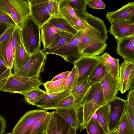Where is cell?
<instances>
[{
	"label": "cell",
	"instance_id": "obj_44",
	"mask_svg": "<svg viewBox=\"0 0 134 134\" xmlns=\"http://www.w3.org/2000/svg\"><path fill=\"white\" fill-rule=\"evenodd\" d=\"M45 134H54L53 111L49 122Z\"/></svg>",
	"mask_w": 134,
	"mask_h": 134
},
{
	"label": "cell",
	"instance_id": "obj_43",
	"mask_svg": "<svg viewBox=\"0 0 134 134\" xmlns=\"http://www.w3.org/2000/svg\"><path fill=\"white\" fill-rule=\"evenodd\" d=\"M127 103L134 112V89H130L127 95Z\"/></svg>",
	"mask_w": 134,
	"mask_h": 134
},
{
	"label": "cell",
	"instance_id": "obj_4",
	"mask_svg": "<svg viewBox=\"0 0 134 134\" xmlns=\"http://www.w3.org/2000/svg\"><path fill=\"white\" fill-rule=\"evenodd\" d=\"M41 77H28L12 74L0 82V91L22 94L42 85Z\"/></svg>",
	"mask_w": 134,
	"mask_h": 134
},
{
	"label": "cell",
	"instance_id": "obj_12",
	"mask_svg": "<svg viewBox=\"0 0 134 134\" xmlns=\"http://www.w3.org/2000/svg\"><path fill=\"white\" fill-rule=\"evenodd\" d=\"M100 55L94 56L81 55L74 63V66L76 67L78 70V82L90 75L100 63Z\"/></svg>",
	"mask_w": 134,
	"mask_h": 134
},
{
	"label": "cell",
	"instance_id": "obj_26",
	"mask_svg": "<svg viewBox=\"0 0 134 134\" xmlns=\"http://www.w3.org/2000/svg\"><path fill=\"white\" fill-rule=\"evenodd\" d=\"M53 113L47 114L37 120L24 134H41L45 132Z\"/></svg>",
	"mask_w": 134,
	"mask_h": 134
},
{
	"label": "cell",
	"instance_id": "obj_21",
	"mask_svg": "<svg viewBox=\"0 0 134 134\" xmlns=\"http://www.w3.org/2000/svg\"><path fill=\"white\" fill-rule=\"evenodd\" d=\"M99 60L100 62L105 66L112 78L114 80L118 79L120 72L119 59L114 58L106 52L100 55Z\"/></svg>",
	"mask_w": 134,
	"mask_h": 134
},
{
	"label": "cell",
	"instance_id": "obj_42",
	"mask_svg": "<svg viewBox=\"0 0 134 134\" xmlns=\"http://www.w3.org/2000/svg\"><path fill=\"white\" fill-rule=\"evenodd\" d=\"M16 26H13L9 28L0 38V43L9 38L13 34Z\"/></svg>",
	"mask_w": 134,
	"mask_h": 134
},
{
	"label": "cell",
	"instance_id": "obj_19",
	"mask_svg": "<svg viewBox=\"0 0 134 134\" xmlns=\"http://www.w3.org/2000/svg\"><path fill=\"white\" fill-rule=\"evenodd\" d=\"M30 58V56L27 52L23 46L21 37L18 41L14 55V73L21 69Z\"/></svg>",
	"mask_w": 134,
	"mask_h": 134
},
{
	"label": "cell",
	"instance_id": "obj_22",
	"mask_svg": "<svg viewBox=\"0 0 134 134\" xmlns=\"http://www.w3.org/2000/svg\"><path fill=\"white\" fill-rule=\"evenodd\" d=\"M12 35L8 39L0 43V57L7 66L11 69L13 67L15 53L12 44Z\"/></svg>",
	"mask_w": 134,
	"mask_h": 134
},
{
	"label": "cell",
	"instance_id": "obj_51",
	"mask_svg": "<svg viewBox=\"0 0 134 134\" xmlns=\"http://www.w3.org/2000/svg\"><path fill=\"white\" fill-rule=\"evenodd\" d=\"M5 134H12V133H7Z\"/></svg>",
	"mask_w": 134,
	"mask_h": 134
},
{
	"label": "cell",
	"instance_id": "obj_15",
	"mask_svg": "<svg viewBox=\"0 0 134 134\" xmlns=\"http://www.w3.org/2000/svg\"><path fill=\"white\" fill-rule=\"evenodd\" d=\"M59 9L60 17L65 19L78 31L83 29L84 21L77 16L66 0H60Z\"/></svg>",
	"mask_w": 134,
	"mask_h": 134
},
{
	"label": "cell",
	"instance_id": "obj_23",
	"mask_svg": "<svg viewBox=\"0 0 134 134\" xmlns=\"http://www.w3.org/2000/svg\"><path fill=\"white\" fill-rule=\"evenodd\" d=\"M88 77L79 81L71 92L74 99L75 108L77 110L81 107L83 99L90 87L88 82Z\"/></svg>",
	"mask_w": 134,
	"mask_h": 134
},
{
	"label": "cell",
	"instance_id": "obj_45",
	"mask_svg": "<svg viewBox=\"0 0 134 134\" xmlns=\"http://www.w3.org/2000/svg\"><path fill=\"white\" fill-rule=\"evenodd\" d=\"M6 121L4 117L0 114V134L5 132L6 127Z\"/></svg>",
	"mask_w": 134,
	"mask_h": 134
},
{
	"label": "cell",
	"instance_id": "obj_30",
	"mask_svg": "<svg viewBox=\"0 0 134 134\" xmlns=\"http://www.w3.org/2000/svg\"><path fill=\"white\" fill-rule=\"evenodd\" d=\"M53 114L54 134H67L70 126L55 111Z\"/></svg>",
	"mask_w": 134,
	"mask_h": 134
},
{
	"label": "cell",
	"instance_id": "obj_36",
	"mask_svg": "<svg viewBox=\"0 0 134 134\" xmlns=\"http://www.w3.org/2000/svg\"><path fill=\"white\" fill-rule=\"evenodd\" d=\"M60 0H48L47 9L51 18L60 17L59 9Z\"/></svg>",
	"mask_w": 134,
	"mask_h": 134
},
{
	"label": "cell",
	"instance_id": "obj_39",
	"mask_svg": "<svg viewBox=\"0 0 134 134\" xmlns=\"http://www.w3.org/2000/svg\"><path fill=\"white\" fill-rule=\"evenodd\" d=\"M12 74V69L7 66L0 57V82Z\"/></svg>",
	"mask_w": 134,
	"mask_h": 134
},
{
	"label": "cell",
	"instance_id": "obj_24",
	"mask_svg": "<svg viewBox=\"0 0 134 134\" xmlns=\"http://www.w3.org/2000/svg\"><path fill=\"white\" fill-rule=\"evenodd\" d=\"M55 111L69 125L77 130L80 126L77 110L74 107L67 108H58Z\"/></svg>",
	"mask_w": 134,
	"mask_h": 134
},
{
	"label": "cell",
	"instance_id": "obj_40",
	"mask_svg": "<svg viewBox=\"0 0 134 134\" xmlns=\"http://www.w3.org/2000/svg\"><path fill=\"white\" fill-rule=\"evenodd\" d=\"M87 5L93 9H105L106 5L101 0H86Z\"/></svg>",
	"mask_w": 134,
	"mask_h": 134
},
{
	"label": "cell",
	"instance_id": "obj_29",
	"mask_svg": "<svg viewBox=\"0 0 134 134\" xmlns=\"http://www.w3.org/2000/svg\"><path fill=\"white\" fill-rule=\"evenodd\" d=\"M79 75L77 68L74 66L72 70L66 78L64 85L56 93H59L68 90L70 92L78 82Z\"/></svg>",
	"mask_w": 134,
	"mask_h": 134
},
{
	"label": "cell",
	"instance_id": "obj_18",
	"mask_svg": "<svg viewBox=\"0 0 134 134\" xmlns=\"http://www.w3.org/2000/svg\"><path fill=\"white\" fill-rule=\"evenodd\" d=\"M134 17V2H130L115 11L108 12L106 17L110 23L111 21L127 19Z\"/></svg>",
	"mask_w": 134,
	"mask_h": 134
},
{
	"label": "cell",
	"instance_id": "obj_52",
	"mask_svg": "<svg viewBox=\"0 0 134 134\" xmlns=\"http://www.w3.org/2000/svg\"><path fill=\"white\" fill-rule=\"evenodd\" d=\"M45 133H46V132H45L43 133H41V134H45Z\"/></svg>",
	"mask_w": 134,
	"mask_h": 134
},
{
	"label": "cell",
	"instance_id": "obj_20",
	"mask_svg": "<svg viewBox=\"0 0 134 134\" xmlns=\"http://www.w3.org/2000/svg\"><path fill=\"white\" fill-rule=\"evenodd\" d=\"M74 35L69 33L62 31L56 33L50 44L47 47L43 48L42 51L47 54H51L56 50L63 47L68 43Z\"/></svg>",
	"mask_w": 134,
	"mask_h": 134
},
{
	"label": "cell",
	"instance_id": "obj_28",
	"mask_svg": "<svg viewBox=\"0 0 134 134\" xmlns=\"http://www.w3.org/2000/svg\"><path fill=\"white\" fill-rule=\"evenodd\" d=\"M47 22L61 31L69 33L74 35L79 31L74 28L66 20L62 17L51 18Z\"/></svg>",
	"mask_w": 134,
	"mask_h": 134
},
{
	"label": "cell",
	"instance_id": "obj_48",
	"mask_svg": "<svg viewBox=\"0 0 134 134\" xmlns=\"http://www.w3.org/2000/svg\"><path fill=\"white\" fill-rule=\"evenodd\" d=\"M12 26L13 25L0 22V38L9 28Z\"/></svg>",
	"mask_w": 134,
	"mask_h": 134
},
{
	"label": "cell",
	"instance_id": "obj_50",
	"mask_svg": "<svg viewBox=\"0 0 134 134\" xmlns=\"http://www.w3.org/2000/svg\"><path fill=\"white\" fill-rule=\"evenodd\" d=\"M119 128L109 132L108 134H118Z\"/></svg>",
	"mask_w": 134,
	"mask_h": 134
},
{
	"label": "cell",
	"instance_id": "obj_16",
	"mask_svg": "<svg viewBox=\"0 0 134 134\" xmlns=\"http://www.w3.org/2000/svg\"><path fill=\"white\" fill-rule=\"evenodd\" d=\"M116 53L124 60L134 63V35L116 41Z\"/></svg>",
	"mask_w": 134,
	"mask_h": 134
},
{
	"label": "cell",
	"instance_id": "obj_7",
	"mask_svg": "<svg viewBox=\"0 0 134 134\" xmlns=\"http://www.w3.org/2000/svg\"><path fill=\"white\" fill-rule=\"evenodd\" d=\"M83 32L79 31L65 44L51 54L61 57L66 62L73 64L81 55L78 49Z\"/></svg>",
	"mask_w": 134,
	"mask_h": 134
},
{
	"label": "cell",
	"instance_id": "obj_2",
	"mask_svg": "<svg viewBox=\"0 0 134 134\" xmlns=\"http://www.w3.org/2000/svg\"><path fill=\"white\" fill-rule=\"evenodd\" d=\"M105 104V99L100 83L90 86L81 104L82 116L80 127L81 132L86 129L87 125L97 110Z\"/></svg>",
	"mask_w": 134,
	"mask_h": 134
},
{
	"label": "cell",
	"instance_id": "obj_6",
	"mask_svg": "<svg viewBox=\"0 0 134 134\" xmlns=\"http://www.w3.org/2000/svg\"><path fill=\"white\" fill-rule=\"evenodd\" d=\"M47 54L39 49L30 56L27 63L13 75L28 77H41L40 73L44 69Z\"/></svg>",
	"mask_w": 134,
	"mask_h": 134
},
{
	"label": "cell",
	"instance_id": "obj_38",
	"mask_svg": "<svg viewBox=\"0 0 134 134\" xmlns=\"http://www.w3.org/2000/svg\"><path fill=\"white\" fill-rule=\"evenodd\" d=\"M75 107L74 99L72 96L70 94L59 102L57 109L75 108Z\"/></svg>",
	"mask_w": 134,
	"mask_h": 134
},
{
	"label": "cell",
	"instance_id": "obj_37",
	"mask_svg": "<svg viewBox=\"0 0 134 134\" xmlns=\"http://www.w3.org/2000/svg\"><path fill=\"white\" fill-rule=\"evenodd\" d=\"M75 12L84 13L87 11L86 0H66Z\"/></svg>",
	"mask_w": 134,
	"mask_h": 134
},
{
	"label": "cell",
	"instance_id": "obj_31",
	"mask_svg": "<svg viewBox=\"0 0 134 134\" xmlns=\"http://www.w3.org/2000/svg\"><path fill=\"white\" fill-rule=\"evenodd\" d=\"M106 71L105 66L100 62L88 77V82L90 86L99 82L105 76Z\"/></svg>",
	"mask_w": 134,
	"mask_h": 134
},
{
	"label": "cell",
	"instance_id": "obj_49",
	"mask_svg": "<svg viewBox=\"0 0 134 134\" xmlns=\"http://www.w3.org/2000/svg\"><path fill=\"white\" fill-rule=\"evenodd\" d=\"M76 130L74 128L71 127L67 134H76Z\"/></svg>",
	"mask_w": 134,
	"mask_h": 134
},
{
	"label": "cell",
	"instance_id": "obj_5",
	"mask_svg": "<svg viewBox=\"0 0 134 134\" xmlns=\"http://www.w3.org/2000/svg\"><path fill=\"white\" fill-rule=\"evenodd\" d=\"M40 31L41 27L30 15L20 30L23 44L30 56L41 48Z\"/></svg>",
	"mask_w": 134,
	"mask_h": 134
},
{
	"label": "cell",
	"instance_id": "obj_14",
	"mask_svg": "<svg viewBox=\"0 0 134 134\" xmlns=\"http://www.w3.org/2000/svg\"><path fill=\"white\" fill-rule=\"evenodd\" d=\"M99 83L103 90L105 104L108 103L117 97L119 91L118 79H113L107 70L105 76Z\"/></svg>",
	"mask_w": 134,
	"mask_h": 134
},
{
	"label": "cell",
	"instance_id": "obj_25",
	"mask_svg": "<svg viewBox=\"0 0 134 134\" xmlns=\"http://www.w3.org/2000/svg\"><path fill=\"white\" fill-rule=\"evenodd\" d=\"M62 31L48 22L45 23L41 28L40 39L43 48L50 44L55 33Z\"/></svg>",
	"mask_w": 134,
	"mask_h": 134
},
{
	"label": "cell",
	"instance_id": "obj_13",
	"mask_svg": "<svg viewBox=\"0 0 134 134\" xmlns=\"http://www.w3.org/2000/svg\"><path fill=\"white\" fill-rule=\"evenodd\" d=\"M70 94L71 92L68 90L59 93H46L33 105L43 109H55L59 102Z\"/></svg>",
	"mask_w": 134,
	"mask_h": 134
},
{
	"label": "cell",
	"instance_id": "obj_35",
	"mask_svg": "<svg viewBox=\"0 0 134 134\" xmlns=\"http://www.w3.org/2000/svg\"><path fill=\"white\" fill-rule=\"evenodd\" d=\"M86 129L88 134H106L100 125L92 119Z\"/></svg>",
	"mask_w": 134,
	"mask_h": 134
},
{
	"label": "cell",
	"instance_id": "obj_41",
	"mask_svg": "<svg viewBox=\"0 0 134 134\" xmlns=\"http://www.w3.org/2000/svg\"><path fill=\"white\" fill-rule=\"evenodd\" d=\"M0 22L7 24L13 26H16L10 16L0 10Z\"/></svg>",
	"mask_w": 134,
	"mask_h": 134
},
{
	"label": "cell",
	"instance_id": "obj_32",
	"mask_svg": "<svg viewBox=\"0 0 134 134\" xmlns=\"http://www.w3.org/2000/svg\"><path fill=\"white\" fill-rule=\"evenodd\" d=\"M118 134H134L133 126L128 113L125 110L119 126Z\"/></svg>",
	"mask_w": 134,
	"mask_h": 134
},
{
	"label": "cell",
	"instance_id": "obj_3",
	"mask_svg": "<svg viewBox=\"0 0 134 134\" xmlns=\"http://www.w3.org/2000/svg\"><path fill=\"white\" fill-rule=\"evenodd\" d=\"M0 10L10 16L20 30L31 14L29 0H0Z\"/></svg>",
	"mask_w": 134,
	"mask_h": 134
},
{
	"label": "cell",
	"instance_id": "obj_34",
	"mask_svg": "<svg viewBox=\"0 0 134 134\" xmlns=\"http://www.w3.org/2000/svg\"><path fill=\"white\" fill-rule=\"evenodd\" d=\"M66 78L55 81H48L42 84L48 94L56 93L64 84Z\"/></svg>",
	"mask_w": 134,
	"mask_h": 134
},
{
	"label": "cell",
	"instance_id": "obj_1",
	"mask_svg": "<svg viewBox=\"0 0 134 134\" xmlns=\"http://www.w3.org/2000/svg\"><path fill=\"white\" fill-rule=\"evenodd\" d=\"M108 32L102 20L85 12L83 32L78 47L81 55L94 56L102 54L107 46Z\"/></svg>",
	"mask_w": 134,
	"mask_h": 134
},
{
	"label": "cell",
	"instance_id": "obj_47",
	"mask_svg": "<svg viewBox=\"0 0 134 134\" xmlns=\"http://www.w3.org/2000/svg\"><path fill=\"white\" fill-rule=\"evenodd\" d=\"M125 110L127 111L131 120L132 124L134 127V112L132 110L129 105L127 103Z\"/></svg>",
	"mask_w": 134,
	"mask_h": 134
},
{
	"label": "cell",
	"instance_id": "obj_9",
	"mask_svg": "<svg viewBox=\"0 0 134 134\" xmlns=\"http://www.w3.org/2000/svg\"><path fill=\"white\" fill-rule=\"evenodd\" d=\"M119 90L122 94L134 89V63L124 60L120 66Z\"/></svg>",
	"mask_w": 134,
	"mask_h": 134
},
{
	"label": "cell",
	"instance_id": "obj_10",
	"mask_svg": "<svg viewBox=\"0 0 134 134\" xmlns=\"http://www.w3.org/2000/svg\"><path fill=\"white\" fill-rule=\"evenodd\" d=\"M110 23L111 26L108 31L113 35L116 41L134 35V17L113 20Z\"/></svg>",
	"mask_w": 134,
	"mask_h": 134
},
{
	"label": "cell",
	"instance_id": "obj_33",
	"mask_svg": "<svg viewBox=\"0 0 134 134\" xmlns=\"http://www.w3.org/2000/svg\"><path fill=\"white\" fill-rule=\"evenodd\" d=\"M46 93V91L41 90L39 87H36L25 92L22 95L26 102L33 105Z\"/></svg>",
	"mask_w": 134,
	"mask_h": 134
},
{
	"label": "cell",
	"instance_id": "obj_8",
	"mask_svg": "<svg viewBox=\"0 0 134 134\" xmlns=\"http://www.w3.org/2000/svg\"><path fill=\"white\" fill-rule=\"evenodd\" d=\"M48 112L45 110L37 109L27 112L16 123L12 134H24L36 121L46 115Z\"/></svg>",
	"mask_w": 134,
	"mask_h": 134
},
{
	"label": "cell",
	"instance_id": "obj_27",
	"mask_svg": "<svg viewBox=\"0 0 134 134\" xmlns=\"http://www.w3.org/2000/svg\"><path fill=\"white\" fill-rule=\"evenodd\" d=\"M110 107L108 103L99 108L95 112L98 123L102 127L106 134L109 133V123Z\"/></svg>",
	"mask_w": 134,
	"mask_h": 134
},
{
	"label": "cell",
	"instance_id": "obj_46",
	"mask_svg": "<svg viewBox=\"0 0 134 134\" xmlns=\"http://www.w3.org/2000/svg\"><path fill=\"white\" fill-rule=\"evenodd\" d=\"M70 72V71H66L61 73L54 77L51 81H55L65 79L67 77Z\"/></svg>",
	"mask_w": 134,
	"mask_h": 134
},
{
	"label": "cell",
	"instance_id": "obj_17",
	"mask_svg": "<svg viewBox=\"0 0 134 134\" xmlns=\"http://www.w3.org/2000/svg\"><path fill=\"white\" fill-rule=\"evenodd\" d=\"M48 0H45L42 3L30 6V16L33 20L41 27L51 18L47 9Z\"/></svg>",
	"mask_w": 134,
	"mask_h": 134
},
{
	"label": "cell",
	"instance_id": "obj_11",
	"mask_svg": "<svg viewBox=\"0 0 134 134\" xmlns=\"http://www.w3.org/2000/svg\"><path fill=\"white\" fill-rule=\"evenodd\" d=\"M127 100L116 97L109 102L110 107L109 123V133L119 127L125 110Z\"/></svg>",
	"mask_w": 134,
	"mask_h": 134
}]
</instances>
